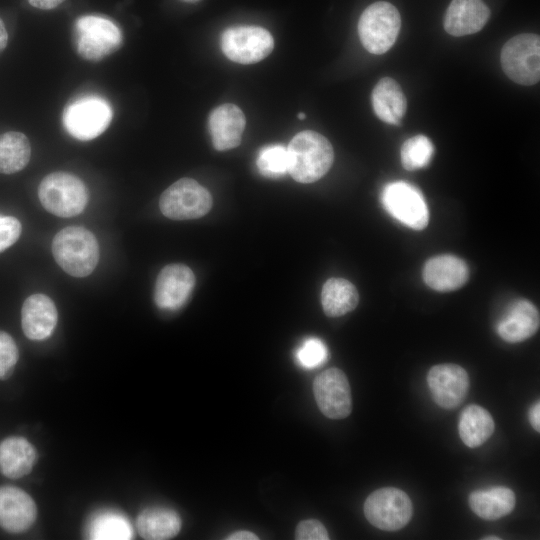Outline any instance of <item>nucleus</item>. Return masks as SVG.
<instances>
[{"label":"nucleus","mask_w":540,"mask_h":540,"mask_svg":"<svg viewBox=\"0 0 540 540\" xmlns=\"http://www.w3.org/2000/svg\"><path fill=\"white\" fill-rule=\"evenodd\" d=\"M109 104L95 96L80 98L70 103L63 114L64 125L70 135L79 140H91L102 134L110 124Z\"/></svg>","instance_id":"obj_11"},{"label":"nucleus","mask_w":540,"mask_h":540,"mask_svg":"<svg viewBox=\"0 0 540 540\" xmlns=\"http://www.w3.org/2000/svg\"><path fill=\"white\" fill-rule=\"evenodd\" d=\"M65 0H28V3L38 9L51 10L62 4Z\"/></svg>","instance_id":"obj_35"},{"label":"nucleus","mask_w":540,"mask_h":540,"mask_svg":"<svg viewBox=\"0 0 540 540\" xmlns=\"http://www.w3.org/2000/svg\"><path fill=\"white\" fill-rule=\"evenodd\" d=\"M483 539H486V540H491V539L498 540V539H500V538L497 537V536H488V537H485V538H483Z\"/></svg>","instance_id":"obj_39"},{"label":"nucleus","mask_w":540,"mask_h":540,"mask_svg":"<svg viewBox=\"0 0 540 540\" xmlns=\"http://www.w3.org/2000/svg\"><path fill=\"white\" fill-rule=\"evenodd\" d=\"M288 173L300 183H312L322 178L334 161L329 140L318 132L297 133L287 147Z\"/></svg>","instance_id":"obj_1"},{"label":"nucleus","mask_w":540,"mask_h":540,"mask_svg":"<svg viewBox=\"0 0 540 540\" xmlns=\"http://www.w3.org/2000/svg\"><path fill=\"white\" fill-rule=\"evenodd\" d=\"M21 234V223L13 216L0 215V252L13 245Z\"/></svg>","instance_id":"obj_33"},{"label":"nucleus","mask_w":540,"mask_h":540,"mask_svg":"<svg viewBox=\"0 0 540 540\" xmlns=\"http://www.w3.org/2000/svg\"><path fill=\"white\" fill-rule=\"evenodd\" d=\"M295 538L297 540H327L329 536L325 526L320 521L307 519L297 525Z\"/></svg>","instance_id":"obj_34"},{"label":"nucleus","mask_w":540,"mask_h":540,"mask_svg":"<svg viewBox=\"0 0 540 540\" xmlns=\"http://www.w3.org/2000/svg\"><path fill=\"white\" fill-rule=\"evenodd\" d=\"M195 281V275L188 266L179 263L166 265L155 282V304L164 310L180 308L188 300Z\"/></svg>","instance_id":"obj_14"},{"label":"nucleus","mask_w":540,"mask_h":540,"mask_svg":"<svg viewBox=\"0 0 540 540\" xmlns=\"http://www.w3.org/2000/svg\"><path fill=\"white\" fill-rule=\"evenodd\" d=\"M224 55L239 64H253L266 58L274 48L271 33L263 27L236 25L225 29L220 38Z\"/></svg>","instance_id":"obj_8"},{"label":"nucleus","mask_w":540,"mask_h":540,"mask_svg":"<svg viewBox=\"0 0 540 540\" xmlns=\"http://www.w3.org/2000/svg\"><path fill=\"white\" fill-rule=\"evenodd\" d=\"M529 420L532 427L539 432L540 431V403L536 402L529 412Z\"/></svg>","instance_id":"obj_36"},{"label":"nucleus","mask_w":540,"mask_h":540,"mask_svg":"<svg viewBox=\"0 0 540 540\" xmlns=\"http://www.w3.org/2000/svg\"><path fill=\"white\" fill-rule=\"evenodd\" d=\"M245 125L244 113L238 106L226 103L213 109L208 127L214 148L226 151L240 145Z\"/></svg>","instance_id":"obj_16"},{"label":"nucleus","mask_w":540,"mask_h":540,"mask_svg":"<svg viewBox=\"0 0 540 540\" xmlns=\"http://www.w3.org/2000/svg\"><path fill=\"white\" fill-rule=\"evenodd\" d=\"M540 324L539 311L526 299L514 301L497 324V333L510 343L522 342L533 336Z\"/></svg>","instance_id":"obj_18"},{"label":"nucleus","mask_w":540,"mask_h":540,"mask_svg":"<svg viewBox=\"0 0 540 540\" xmlns=\"http://www.w3.org/2000/svg\"><path fill=\"white\" fill-rule=\"evenodd\" d=\"M36 517L37 507L29 494L14 486L0 487V527L21 533L32 526Z\"/></svg>","instance_id":"obj_15"},{"label":"nucleus","mask_w":540,"mask_h":540,"mask_svg":"<svg viewBox=\"0 0 540 540\" xmlns=\"http://www.w3.org/2000/svg\"><path fill=\"white\" fill-rule=\"evenodd\" d=\"M427 383L435 403L444 409H453L465 399L470 380L464 368L445 363L431 367Z\"/></svg>","instance_id":"obj_13"},{"label":"nucleus","mask_w":540,"mask_h":540,"mask_svg":"<svg viewBox=\"0 0 540 540\" xmlns=\"http://www.w3.org/2000/svg\"><path fill=\"white\" fill-rule=\"evenodd\" d=\"M182 1H184V2H197L199 0H182Z\"/></svg>","instance_id":"obj_41"},{"label":"nucleus","mask_w":540,"mask_h":540,"mask_svg":"<svg viewBox=\"0 0 540 540\" xmlns=\"http://www.w3.org/2000/svg\"><path fill=\"white\" fill-rule=\"evenodd\" d=\"M298 118H299V119H304V118H305V114H304V113H299V114H298Z\"/></svg>","instance_id":"obj_40"},{"label":"nucleus","mask_w":540,"mask_h":540,"mask_svg":"<svg viewBox=\"0 0 540 540\" xmlns=\"http://www.w3.org/2000/svg\"><path fill=\"white\" fill-rule=\"evenodd\" d=\"M38 197L48 212L59 217L80 214L88 202L85 184L77 176L62 171L50 173L42 179Z\"/></svg>","instance_id":"obj_3"},{"label":"nucleus","mask_w":540,"mask_h":540,"mask_svg":"<svg viewBox=\"0 0 540 540\" xmlns=\"http://www.w3.org/2000/svg\"><path fill=\"white\" fill-rule=\"evenodd\" d=\"M434 154V146L424 135H416L407 139L400 151L402 166L408 171L426 167Z\"/></svg>","instance_id":"obj_29"},{"label":"nucleus","mask_w":540,"mask_h":540,"mask_svg":"<svg viewBox=\"0 0 540 540\" xmlns=\"http://www.w3.org/2000/svg\"><path fill=\"white\" fill-rule=\"evenodd\" d=\"M8 43V33L3 20L0 17V53L6 48Z\"/></svg>","instance_id":"obj_38"},{"label":"nucleus","mask_w":540,"mask_h":540,"mask_svg":"<svg viewBox=\"0 0 540 540\" xmlns=\"http://www.w3.org/2000/svg\"><path fill=\"white\" fill-rule=\"evenodd\" d=\"M86 535L95 540H127L133 538V529L123 513L104 509L90 517Z\"/></svg>","instance_id":"obj_26"},{"label":"nucleus","mask_w":540,"mask_h":540,"mask_svg":"<svg viewBox=\"0 0 540 540\" xmlns=\"http://www.w3.org/2000/svg\"><path fill=\"white\" fill-rule=\"evenodd\" d=\"M295 358L303 368L314 369L327 360L328 349L321 339L310 337L296 350Z\"/></svg>","instance_id":"obj_31"},{"label":"nucleus","mask_w":540,"mask_h":540,"mask_svg":"<svg viewBox=\"0 0 540 540\" xmlns=\"http://www.w3.org/2000/svg\"><path fill=\"white\" fill-rule=\"evenodd\" d=\"M359 302L356 287L343 278L328 279L321 291L324 313L329 317H339L355 309Z\"/></svg>","instance_id":"obj_27"},{"label":"nucleus","mask_w":540,"mask_h":540,"mask_svg":"<svg viewBox=\"0 0 540 540\" xmlns=\"http://www.w3.org/2000/svg\"><path fill=\"white\" fill-rule=\"evenodd\" d=\"M505 74L521 85H533L540 79V38L525 33L509 39L501 50Z\"/></svg>","instance_id":"obj_7"},{"label":"nucleus","mask_w":540,"mask_h":540,"mask_svg":"<svg viewBox=\"0 0 540 540\" xmlns=\"http://www.w3.org/2000/svg\"><path fill=\"white\" fill-rule=\"evenodd\" d=\"M469 278L464 260L453 255L430 258L423 268L424 282L436 291H453L462 287Z\"/></svg>","instance_id":"obj_20"},{"label":"nucleus","mask_w":540,"mask_h":540,"mask_svg":"<svg viewBox=\"0 0 540 540\" xmlns=\"http://www.w3.org/2000/svg\"><path fill=\"white\" fill-rule=\"evenodd\" d=\"M259 172L268 178H279L288 173L287 148L281 144L263 147L256 160Z\"/></svg>","instance_id":"obj_30"},{"label":"nucleus","mask_w":540,"mask_h":540,"mask_svg":"<svg viewBox=\"0 0 540 540\" xmlns=\"http://www.w3.org/2000/svg\"><path fill=\"white\" fill-rule=\"evenodd\" d=\"M213 204L209 191L191 178H181L161 194L159 208L173 220L197 219L207 214Z\"/></svg>","instance_id":"obj_6"},{"label":"nucleus","mask_w":540,"mask_h":540,"mask_svg":"<svg viewBox=\"0 0 540 540\" xmlns=\"http://www.w3.org/2000/svg\"><path fill=\"white\" fill-rule=\"evenodd\" d=\"M372 105L383 122L398 125L407 109L406 97L399 84L390 77L378 81L372 91Z\"/></svg>","instance_id":"obj_22"},{"label":"nucleus","mask_w":540,"mask_h":540,"mask_svg":"<svg viewBox=\"0 0 540 540\" xmlns=\"http://www.w3.org/2000/svg\"><path fill=\"white\" fill-rule=\"evenodd\" d=\"M18 348L13 338L6 332L0 331V379L11 376L18 361Z\"/></svg>","instance_id":"obj_32"},{"label":"nucleus","mask_w":540,"mask_h":540,"mask_svg":"<svg viewBox=\"0 0 540 540\" xmlns=\"http://www.w3.org/2000/svg\"><path fill=\"white\" fill-rule=\"evenodd\" d=\"M226 539L228 540H257L258 537L250 531L240 530V531H236L230 534Z\"/></svg>","instance_id":"obj_37"},{"label":"nucleus","mask_w":540,"mask_h":540,"mask_svg":"<svg viewBox=\"0 0 540 540\" xmlns=\"http://www.w3.org/2000/svg\"><path fill=\"white\" fill-rule=\"evenodd\" d=\"M490 17L482 0H452L444 16V29L452 36H465L480 31Z\"/></svg>","instance_id":"obj_19"},{"label":"nucleus","mask_w":540,"mask_h":540,"mask_svg":"<svg viewBox=\"0 0 540 540\" xmlns=\"http://www.w3.org/2000/svg\"><path fill=\"white\" fill-rule=\"evenodd\" d=\"M384 209L402 224L422 230L429 222V211L418 188L404 181L388 183L382 190Z\"/></svg>","instance_id":"obj_10"},{"label":"nucleus","mask_w":540,"mask_h":540,"mask_svg":"<svg viewBox=\"0 0 540 540\" xmlns=\"http://www.w3.org/2000/svg\"><path fill=\"white\" fill-rule=\"evenodd\" d=\"M58 312L54 302L46 295H30L23 303L21 325L25 336L31 340H43L54 331Z\"/></svg>","instance_id":"obj_17"},{"label":"nucleus","mask_w":540,"mask_h":540,"mask_svg":"<svg viewBox=\"0 0 540 540\" xmlns=\"http://www.w3.org/2000/svg\"><path fill=\"white\" fill-rule=\"evenodd\" d=\"M364 514L373 526L385 531H395L408 524L413 514V505L404 491L385 487L375 490L367 497Z\"/></svg>","instance_id":"obj_9"},{"label":"nucleus","mask_w":540,"mask_h":540,"mask_svg":"<svg viewBox=\"0 0 540 540\" xmlns=\"http://www.w3.org/2000/svg\"><path fill=\"white\" fill-rule=\"evenodd\" d=\"M36 460L34 446L23 437H8L0 443V472L8 478L29 474Z\"/></svg>","instance_id":"obj_21"},{"label":"nucleus","mask_w":540,"mask_h":540,"mask_svg":"<svg viewBox=\"0 0 540 540\" xmlns=\"http://www.w3.org/2000/svg\"><path fill=\"white\" fill-rule=\"evenodd\" d=\"M31 145L25 134L8 131L0 134V173L13 174L29 162Z\"/></svg>","instance_id":"obj_28"},{"label":"nucleus","mask_w":540,"mask_h":540,"mask_svg":"<svg viewBox=\"0 0 540 540\" xmlns=\"http://www.w3.org/2000/svg\"><path fill=\"white\" fill-rule=\"evenodd\" d=\"M52 253L57 264L74 277L88 276L99 261L96 237L81 226H69L60 230L53 238Z\"/></svg>","instance_id":"obj_2"},{"label":"nucleus","mask_w":540,"mask_h":540,"mask_svg":"<svg viewBox=\"0 0 540 540\" xmlns=\"http://www.w3.org/2000/svg\"><path fill=\"white\" fill-rule=\"evenodd\" d=\"M77 53L89 61H98L118 50L123 43L120 29L111 20L87 15L74 26Z\"/></svg>","instance_id":"obj_5"},{"label":"nucleus","mask_w":540,"mask_h":540,"mask_svg":"<svg viewBox=\"0 0 540 540\" xmlns=\"http://www.w3.org/2000/svg\"><path fill=\"white\" fill-rule=\"evenodd\" d=\"M140 535L148 540H165L176 536L181 529V518L172 509L149 507L137 517Z\"/></svg>","instance_id":"obj_24"},{"label":"nucleus","mask_w":540,"mask_h":540,"mask_svg":"<svg viewBox=\"0 0 540 540\" xmlns=\"http://www.w3.org/2000/svg\"><path fill=\"white\" fill-rule=\"evenodd\" d=\"M401 27L397 8L389 2L369 5L358 21V34L364 48L372 54H383L395 43Z\"/></svg>","instance_id":"obj_4"},{"label":"nucleus","mask_w":540,"mask_h":540,"mask_svg":"<svg viewBox=\"0 0 540 540\" xmlns=\"http://www.w3.org/2000/svg\"><path fill=\"white\" fill-rule=\"evenodd\" d=\"M495 429L491 414L479 405H468L460 415L458 431L462 442L476 448L486 442Z\"/></svg>","instance_id":"obj_25"},{"label":"nucleus","mask_w":540,"mask_h":540,"mask_svg":"<svg viewBox=\"0 0 540 540\" xmlns=\"http://www.w3.org/2000/svg\"><path fill=\"white\" fill-rule=\"evenodd\" d=\"M313 393L320 411L328 418H346L352 410L351 389L345 373L329 368L313 382Z\"/></svg>","instance_id":"obj_12"},{"label":"nucleus","mask_w":540,"mask_h":540,"mask_svg":"<svg viewBox=\"0 0 540 540\" xmlns=\"http://www.w3.org/2000/svg\"><path fill=\"white\" fill-rule=\"evenodd\" d=\"M469 506L480 518L496 520L512 512L515 506V494L504 486L476 490L469 496Z\"/></svg>","instance_id":"obj_23"}]
</instances>
